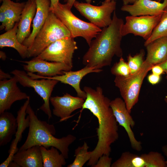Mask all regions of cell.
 <instances>
[{
    "label": "cell",
    "instance_id": "cell-1",
    "mask_svg": "<svg viewBox=\"0 0 167 167\" xmlns=\"http://www.w3.org/2000/svg\"><path fill=\"white\" fill-rule=\"evenodd\" d=\"M86 98L81 111L89 110L96 118L98 126L97 129L98 141L95 148L91 151V156L87 165L93 167L99 158L104 155L109 156L111 145L118 139V123L110 106L111 101L103 94L102 88L96 89L85 86L83 88Z\"/></svg>",
    "mask_w": 167,
    "mask_h": 167
},
{
    "label": "cell",
    "instance_id": "cell-2",
    "mask_svg": "<svg viewBox=\"0 0 167 167\" xmlns=\"http://www.w3.org/2000/svg\"><path fill=\"white\" fill-rule=\"evenodd\" d=\"M113 14L110 24L102 28L89 45L82 58L85 66L101 69L111 65L114 56H122L121 31L124 22L117 16L115 11Z\"/></svg>",
    "mask_w": 167,
    "mask_h": 167
},
{
    "label": "cell",
    "instance_id": "cell-3",
    "mask_svg": "<svg viewBox=\"0 0 167 167\" xmlns=\"http://www.w3.org/2000/svg\"><path fill=\"white\" fill-rule=\"evenodd\" d=\"M29 118V131L27 139L19 150L35 146H43L47 149L54 147L58 149L66 159L68 158L69 147L76 139L69 134L61 138L55 137V127L46 122L39 119L29 104L26 111Z\"/></svg>",
    "mask_w": 167,
    "mask_h": 167
},
{
    "label": "cell",
    "instance_id": "cell-4",
    "mask_svg": "<svg viewBox=\"0 0 167 167\" xmlns=\"http://www.w3.org/2000/svg\"><path fill=\"white\" fill-rule=\"evenodd\" d=\"M70 37L71 36L69 30L54 12L50 10L44 24L31 46L28 49L27 58L35 57L54 42Z\"/></svg>",
    "mask_w": 167,
    "mask_h": 167
},
{
    "label": "cell",
    "instance_id": "cell-5",
    "mask_svg": "<svg viewBox=\"0 0 167 167\" xmlns=\"http://www.w3.org/2000/svg\"><path fill=\"white\" fill-rule=\"evenodd\" d=\"M71 8L66 3L63 4L59 2L55 8L50 11L54 12L67 28L72 37H81L89 45L101 29L77 18L72 13Z\"/></svg>",
    "mask_w": 167,
    "mask_h": 167
},
{
    "label": "cell",
    "instance_id": "cell-6",
    "mask_svg": "<svg viewBox=\"0 0 167 167\" xmlns=\"http://www.w3.org/2000/svg\"><path fill=\"white\" fill-rule=\"evenodd\" d=\"M152 66L144 61L141 67L136 73L127 77L116 76L115 85L118 88L127 109L130 113L138 102L140 88L143 79Z\"/></svg>",
    "mask_w": 167,
    "mask_h": 167
},
{
    "label": "cell",
    "instance_id": "cell-7",
    "mask_svg": "<svg viewBox=\"0 0 167 167\" xmlns=\"http://www.w3.org/2000/svg\"><path fill=\"white\" fill-rule=\"evenodd\" d=\"M11 73L13 75L18 83L24 87L32 88L43 99V104L39 109L42 110L48 116L49 119L52 117L49 101L54 88L59 81L57 80L42 79L37 80L32 78L23 71L15 69Z\"/></svg>",
    "mask_w": 167,
    "mask_h": 167
},
{
    "label": "cell",
    "instance_id": "cell-8",
    "mask_svg": "<svg viewBox=\"0 0 167 167\" xmlns=\"http://www.w3.org/2000/svg\"><path fill=\"white\" fill-rule=\"evenodd\" d=\"M73 6L80 14L97 27L103 28L109 26L112 22V14L115 11L116 2L105 0L101 5L96 6L88 3L76 1Z\"/></svg>",
    "mask_w": 167,
    "mask_h": 167
},
{
    "label": "cell",
    "instance_id": "cell-9",
    "mask_svg": "<svg viewBox=\"0 0 167 167\" xmlns=\"http://www.w3.org/2000/svg\"><path fill=\"white\" fill-rule=\"evenodd\" d=\"M77 49L76 42L74 38L71 37H67L52 43L39 55L33 58L61 62L72 68L73 54Z\"/></svg>",
    "mask_w": 167,
    "mask_h": 167
},
{
    "label": "cell",
    "instance_id": "cell-10",
    "mask_svg": "<svg viewBox=\"0 0 167 167\" xmlns=\"http://www.w3.org/2000/svg\"><path fill=\"white\" fill-rule=\"evenodd\" d=\"M162 15L155 16H128L122 29V36L129 34L142 37L145 41L151 36Z\"/></svg>",
    "mask_w": 167,
    "mask_h": 167
},
{
    "label": "cell",
    "instance_id": "cell-11",
    "mask_svg": "<svg viewBox=\"0 0 167 167\" xmlns=\"http://www.w3.org/2000/svg\"><path fill=\"white\" fill-rule=\"evenodd\" d=\"M110 106L117 123L126 132L131 148L137 151H140L142 148V143L136 139L132 130L135 122L127 109L124 100L119 97L116 98L110 101Z\"/></svg>",
    "mask_w": 167,
    "mask_h": 167
},
{
    "label": "cell",
    "instance_id": "cell-12",
    "mask_svg": "<svg viewBox=\"0 0 167 167\" xmlns=\"http://www.w3.org/2000/svg\"><path fill=\"white\" fill-rule=\"evenodd\" d=\"M102 70L94 67L85 66L83 68L77 71H64L62 75H57L52 77L43 76L39 75L32 73L28 72V75L34 79H54L61 83L69 84L75 90L78 96L85 100L86 94L84 90L80 87V82L83 78L87 75L91 73H99Z\"/></svg>",
    "mask_w": 167,
    "mask_h": 167
},
{
    "label": "cell",
    "instance_id": "cell-13",
    "mask_svg": "<svg viewBox=\"0 0 167 167\" xmlns=\"http://www.w3.org/2000/svg\"><path fill=\"white\" fill-rule=\"evenodd\" d=\"M85 100L78 96H74L66 93L62 96H51L50 101L53 107V114L60 119L66 121L75 110L82 108Z\"/></svg>",
    "mask_w": 167,
    "mask_h": 167
},
{
    "label": "cell",
    "instance_id": "cell-14",
    "mask_svg": "<svg viewBox=\"0 0 167 167\" xmlns=\"http://www.w3.org/2000/svg\"><path fill=\"white\" fill-rule=\"evenodd\" d=\"M14 76L0 81V114L10 109L15 102L30 98L18 86Z\"/></svg>",
    "mask_w": 167,
    "mask_h": 167
},
{
    "label": "cell",
    "instance_id": "cell-15",
    "mask_svg": "<svg viewBox=\"0 0 167 167\" xmlns=\"http://www.w3.org/2000/svg\"><path fill=\"white\" fill-rule=\"evenodd\" d=\"M20 62L26 64L23 66L24 70L27 72H36L37 75L43 76L52 77L62 75L64 71H71L72 68L62 63L49 62L33 58L30 61Z\"/></svg>",
    "mask_w": 167,
    "mask_h": 167
},
{
    "label": "cell",
    "instance_id": "cell-16",
    "mask_svg": "<svg viewBox=\"0 0 167 167\" xmlns=\"http://www.w3.org/2000/svg\"><path fill=\"white\" fill-rule=\"evenodd\" d=\"M167 6V0L162 2L153 0H139L131 4L123 5L121 10L131 15L155 16L163 14Z\"/></svg>",
    "mask_w": 167,
    "mask_h": 167
},
{
    "label": "cell",
    "instance_id": "cell-17",
    "mask_svg": "<svg viewBox=\"0 0 167 167\" xmlns=\"http://www.w3.org/2000/svg\"><path fill=\"white\" fill-rule=\"evenodd\" d=\"M155 157L154 151L139 155L126 151L112 163L111 167H154Z\"/></svg>",
    "mask_w": 167,
    "mask_h": 167
},
{
    "label": "cell",
    "instance_id": "cell-18",
    "mask_svg": "<svg viewBox=\"0 0 167 167\" xmlns=\"http://www.w3.org/2000/svg\"><path fill=\"white\" fill-rule=\"evenodd\" d=\"M36 11L32 21V30L30 36L22 44L30 48L34 39L44 24L48 17L50 6V0H35Z\"/></svg>",
    "mask_w": 167,
    "mask_h": 167
},
{
    "label": "cell",
    "instance_id": "cell-19",
    "mask_svg": "<svg viewBox=\"0 0 167 167\" xmlns=\"http://www.w3.org/2000/svg\"><path fill=\"white\" fill-rule=\"evenodd\" d=\"M36 11V5L35 0H28L26 2L20 21L18 22L17 33L18 39L21 44L31 34V24Z\"/></svg>",
    "mask_w": 167,
    "mask_h": 167
},
{
    "label": "cell",
    "instance_id": "cell-20",
    "mask_svg": "<svg viewBox=\"0 0 167 167\" xmlns=\"http://www.w3.org/2000/svg\"><path fill=\"white\" fill-rule=\"evenodd\" d=\"M40 146L19 150L13 156L12 161L21 167H43Z\"/></svg>",
    "mask_w": 167,
    "mask_h": 167
},
{
    "label": "cell",
    "instance_id": "cell-21",
    "mask_svg": "<svg viewBox=\"0 0 167 167\" xmlns=\"http://www.w3.org/2000/svg\"><path fill=\"white\" fill-rule=\"evenodd\" d=\"M145 47L147 55L144 61L151 65L160 64L167 59V37L156 39Z\"/></svg>",
    "mask_w": 167,
    "mask_h": 167
},
{
    "label": "cell",
    "instance_id": "cell-22",
    "mask_svg": "<svg viewBox=\"0 0 167 167\" xmlns=\"http://www.w3.org/2000/svg\"><path fill=\"white\" fill-rule=\"evenodd\" d=\"M18 124L17 118L11 113L5 111L0 114V146H4L16 134Z\"/></svg>",
    "mask_w": 167,
    "mask_h": 167
},
{
    "label": "cell",
    "instance_id": "cell-23",
    "mask_svg": "<svg viewBox=\"0 0 167 167\" xmlns=\"http://www.w3.org/2000/svg\"><path fill=\"white\" fill-rule=\"evenodd\" d=\"M18 22L14 27L0 35V47H11L15 49L23 58H27L28 47L21 43L17 36Z\"/></svg>",
    "mask_w": 167,
    "mask_h": 167
},
{
    "label": "cell",
    "instance_id": "cell-24",
    "mask_svg": "<svg viewBox=\"0 0 167 167\" xmlns=\"http://www.w3.org/2000/svg\"><path fill=\"white\" fill-rule=\"evenodd\" d=\"M30 98H28L21 107L17 112V118L18 127L16 133L15 138L13 140L8 151V157L11 158H13L14 155L17 152L19 149L17 147L18 143L20 141L22 138V133L26 128L29 127V118L28 115L25 118L27 114L26 112L27 107L29 104Z\"/></svg>",
    "mask_w": 167,
    "mask_h": 167
},
{
    "label": "cell",
    "instance_id": "cell-25",
    "mask_svg": "<svg viewBox=\"0 0 167 167\" xmlns=\"http://www.w3.org/2000/svg\"><path fill=\"white\" fill-rule=\"evenodd\" d=\"M0 8L3 11L8 23L9 30L20 20L26 2H15L11 0H2Z\"/></svg>",
    "mask_w": 167,
    "mask_h": 167
},
{
    "label": "cell",
    "instance_id": "cell-26",
    "mask_svg": "<svg viewBox=\"0 0 167 167\" xmlns=\"http://www.w3.org/2000/svg\"><path fill=\"white\" fill-rule=\"evenodd\" d=\"M40 149L43 167H62L66 164V158L61 153H59V150L56 148L51 147L49 149L41 146Z\"/></svg>",
    "mask_w": 167,
    "mask_h": 167
},
{
    "label": "cell",
    "instance_id": "cell-27",
    "mask_svg": "<svg viewBox=\"0 0 167 167\" xmlns=\"http://www.w3.org/2000/svg\"><path fill=\"white\" fill-rule=\"evenodd\" d=\"M167 37V6L165 8L159 23L154 29L150 37L144 43L145 46L159 38Z\"/></svg>",
    "mask_w": 167,
    "mask_h": 167
},
{
    "label": "cell",
    "instance_id": "cell-28",
    "mask_svg": "<svg viewBox=\"0 0 167 167\" xmlns=\"http://www.w3.org/2000/svg\"><path fill=\"white\" fill-rule=\"evenodd\" d=\"M89 148V147L85 142H84L82 146L78 147L75 150V157L74 161L67 167H83L91 158V151H88Z\"/></svg>",
    "mask_w": 167,
    "mask_h": 167
},
{
    "label": "cell",
    "instance_id": "cell-29",
    "mask_svg": "<svg viewBox=\"0 0 167 167\" xmlns=\"http://www.w3.org/2000/svg\"><path fill=\"white\" fill-rule=\"evenodd\" d=\"M145 52L141 49L140 52L134 56L129 55L127 57V63L130 70V74L137 72L141 67L144 61Z\"/></svg>",
    "mask_w": 167,
    "mask_h": 167
},
{
    "label": "cell",
    "instance_id": "cell-30",
    "mask_svg": "<svg viewBox=\"0 0 167 167\" xmlns=\"http://www.w3.org/2000/svg\"><path fill=\"white\" fill-rule=\"evenodd\" d=\"M111 74L116 76L127 77L130 74V70L127 62H126L122 57L119 61L116 62L111 68Z\"/></svg>",
    "mask_w": 167,
    "mask_h": 167
},
{
    "label": "cell",
    "instance_id": "cell-31",
    "mask_svg": "<svg viewBox=\"0 0 167 167\" xmlns=\"http://www.w3.org/2000/svg\"><path fill=\"white\" fill-rule=\"evenodd\" d=\"M112 161V158L109 156L104 155L99 158L93 167H110Z\"/></svg>",
    "mask_w": 167,
    "mask_h": 167
},
{
    "label": "cell",
    "instance_id": "cell-32",
    "mask_svg": "<svg viewBox=\"0 0 167 167\" xmlns=\"http://www.w3.org/2000/svg\"><path fill=\"white\" fill-rule=\"evenodd\" d=\"M148 82L152 85L158 83L161 79V75L152 73L149 75L148 77Z\"/></svg>",
    "mask_w": 167,
    "mask_h": 167
},
{
    "label": "cell",
    "instance_id": "cell-33",
    "mask_svg": "<svg viewBox=\"0 0 167 167\" xmlns=\"http://www.w3.org/2000/svg\"><path fill=\"white\" fill-rule=\"evenodd\" d=\"M151 70L152 73L160 75L164 73L162 68L158 64L153 66Z\"/></svg>",
    "mask_w": 167,
    "mask_h": 167
},
{
    "label": "cell",
    "instance_id": "cell-34",
    "mask_svg": "<svg viewBox=\"0 0 167 167\" xmlns=\"http://www.w3.org/2000/svg\"><path fill=\"white\" fill-rule=\"evenodd\" d=\"M12 77L11 75L8 74L4 72L1 69H0V79L2 80L5 79H10Z\"/></svg>",
    "mask_w": 167,
    "mask_h": 167
},
{
    "label": "cell",
    "instance_id": "cell-35",
    "mask_svg": "<svg viewBox=\"0 0 167 167\" xmlns=\"http://www.w3.org/2000/svg\"><path fill=\"white\" fill-rule=\"evenodd\" d=\"M157 64L159 65L162 68L164 72L166 73V78L167 79V59L164 62Z\"/></svg>",
    "mask_w": 167,
    "mask_h": 167
},
{
    "label": "cell",
    "instance_id": "cell-36",
    "mask_svg": "<svg viewBox=\"0 0 167 167\" xmlns=\"http://www.w3.org/2000/svg\"><path fill=\"white\" fill-rule=\"evenodd\" d=\"M50 10H52L55 8L59 2V0H50Z\"/></svg>",
    "mask_w": 167,
    "mask_h": 167
},
{
    "label": "cell",
    "instance_id": "cell-37",
    "mask_svg": "<svg viewBox=\"0 0 167 167\" xmlns=\"http://www.w3.org/2000/svg\"><path fill=\"white\" fill-rule=\"evenodd\" d=\"M64 2L68 4L71 8L73 6V4L76 0H63Z\"/></svg>",
    "mask_w": 167,
    "mask_h": 167
},
{
    "label": "cell",
    "instance_id": "cell-38",
    "mask_svg": "<svg viewBox=\"0 0 167 167\" xmlns=\"http://www.w3.org/2000/svg\"><path fill=\"white\" fill-rule=\"evenodd\" d=\"M123 5L129 4H133L135 2L139 0H122Z\"/></svg>",
    "mask_w": 167,
    "mask_h": 167
},
{
    "label": "cell",
    "instance_id": "cell-39",
    "mask_svg": "<svg viewBox=\"0 0 167 167\" xmlns=\"http://www.w3.org/2000/svg\"><path fill=\"white\" fill-rule=\"evenodd\" d=\"M162 150L164 155L167 158V160L165 161V162L167 164V145H166L163 146L162 148Z\"/></svg>",
    "mask_w": 167,
    "mask_h": 167
},
{
    "label": "cell",
    "instance_id": "cell-40",
    "mask_svg": "<svg viewBox=\"0 0 167 167\" xmlns=\"http://www.w3.org/2000/svg\"><path fill=\"white\" fill-rule=\"evenodd\" d=\"M6 56L5 53L2 51H0V58L3 60L6 59Z\"/></svg>",
    "mask_w": 167,
    "mask_h": 167
},
{
    "label": "cell",
    "instance_id": "cell-41",
    "mask_svg": "<svg viewBox=\"0 0 167 167\" xmlns=\"http://www.w3.org/2000/svg\"><path fill=\"white\" fill-rule=\"evenodd\" d=\"M8 167H19L16 163L13 161L10 163Z\"/></svg>",
    "mask_w": 167,
    "mask_h": 167
},
{
    "label": "cell",
    "instance_id": "cell-42",
    "mask_svg": "<svg viewBox=\"0 0 167 167\" xmlns=\"http://www.w3.org/2000/svg\"><path fill=\"white\" fill-rule=\"evenodd\" d=\"M86 2L88 3H90L91 2L92 0H85ZM107 2H110L111 0H105Z\"/></svg>",
    "mask_w": 167,
    "mask_h": 167
},
{
    "label": "cell",
    "instance_id": "cell-43",
    "mask_svg": "<svg viewBox=\"0 0 167 167\" xmlns=\"http://www.w3.org/2000/svg\"><path fill=\"white\" fill-rule=\"evenodd\" d=\"M164 100L165 102L167 103V96H165L164 98Z\"/></svg>",
    "mask_w": 167,
    "mask_h": 167
},
{
    "label": "cell",
    "instance_id": "cell-44",
    "mask_svg": "<svg viewBox=\"0 0 167 167\" xmlns=\"http://www.w3.org/2000/svg\"><path fill=\"white\" fill-rule=\"evenodd\" d=\"M155 0L156 1L161 2V1L162 0Z\"/></svg>",
    "mask_w": 167,
    "mask_h": 167
},
{
    "label": "cell",
    "instance_id": "cell-45",
    "mask_svg": "<svg viewBox=\"0 0 167 167\" xmlns=\"http://www.w3.org/2000/svg\"><path fill=\"white\" fill-rule=\"evenodd\" d=\"M2 0H0V2H2Z\"/></svg>",
    "mask_w": 167,
    "mask_h": 167
},
{
    "label": "cell",
    "instance_id": "cell-46",
    "mask_svg": "<svg viewBox=\"0 0 167 167\" xmlns=\"http://www.w3.org/2000/svg\"></svg>",
    "mask_w": 167,
    "mask_h": 167
}]
</instances>
